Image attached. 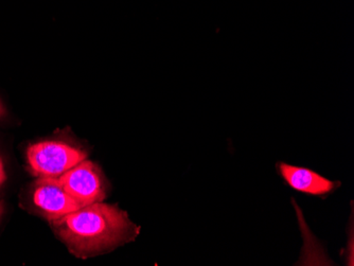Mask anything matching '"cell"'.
Instances as JSON below:
<instances>
[{
    "mask_svg": "<svg viewBox=\"0 0 354 266\" xmlns=\"http://www.w3.org/2000/svg\"><path fill=\"white\" fill-rule=\"evenodd\" d=\"M3 202H0V216H1V214H3Z\"/></svg>",
    "mask_w": 354,
    "mask_h": 266,
    "instance_id": "8",
    "label": "cell"
},
{
    "mask_svg": "<svg viewBox=\"0 0 354 266\" xmlns=\"http://www.w3.org/2000/svg\"><path fill=\"white\" fill-rule=\"evenodd\" d=\"M71 198H75L81 207L93 202H102L106 196L102 173L91 160H84L59 178Z\"/></svg>",
    "mask_w": 354,
    "mask_h": 266,
    "instance_id": "3",
    "label": "cell"
},
{
    "mask_svg": "<svg viewBox=\"0 0 354 266\" xmlns=\"http://www.w3.org/2000/svg\"><path fill=\"white\" fill-rule=\"evenodd\" d=\"M27 156L30 167L39 178H59L86 160V153L61 142L32 144Z\"/></svg>",
    "mask_w": 354,
    "mask_h": 266,
    "instance_id": "2",
    "label": "cell"
},
{
    "mask_svg": "<svg viewBox=\"0 0 354 266\" xmlns=\"http://www.w3.org/2000/svg\"><path fill=\"white\" fill-rule=\"evenodd\" d=\"M33 202L49 221L80 209L79 202L64 189L59 178H41L35 184Z\"/></svg>",
    "mask_w": 354,
    "mask_h": 266,
    "instance_id": "4",
    "label": "cell"
},
{
    "mask_svg": "<svg viewBox=\"0 0 354 266\" xmlns=\"http://www.w3.org/2000/svg\"><path fill=\"white\" fill-rule=\"evenodd\" d=\"M278 167L280 174L288 186L302 193L323 196L329 194L341 184L339 182H331L309 169L290 166L284 162H280Z\"/></svg>",
    "mask_w": 354,
    "mask_h": 266,
    "instance_id": "5",
    "label": "cell"
},
{
    "mask_svg": "<svg viewBox=\"0 0 354 266\" xmlns=\"http://www.w3.org/2000/svg\"><path fill=\"white\" fill-rule=\"evenodd\" d=\"M6 111L5 108H3V104H1V102H0V118L5 115Z\"/></svg>",
    "mask_w": 354,
    "mask_h": 266,
    "instance_id": "7",
    "label": "cell"
},
{
    "mask_svg": "<svg viewBox=\"0 0 354 266\" xmlns=\"http://www.w3.org/2000/svg\"><path fill=\"white\" fill-rule=\"evenodd\" d=\"M59 239L79 258L93 257L134 240L139 228L117 206L93 202L51 221Z\"/></svg>",
    "mask_w": 354,
    "mask_h": 266,
    "instance_id": "1",
    "label": "cell"
},
{
    "mask_svg": "<svg viewBox=\"0 0 354 266\" xmlns=\"http://www.w3.org/2000/svg\"><path fill=\"white\" fill-rule=\"evenodd\" d=\"M6 180H7V175H6L5 167H3V160L0 158V186L5 182Z\"/></svg>",
    "mask_w": 354,
    "mask_h": 266,
    "instance_id": "6",
    "label": "cell"
}]
</instances>
